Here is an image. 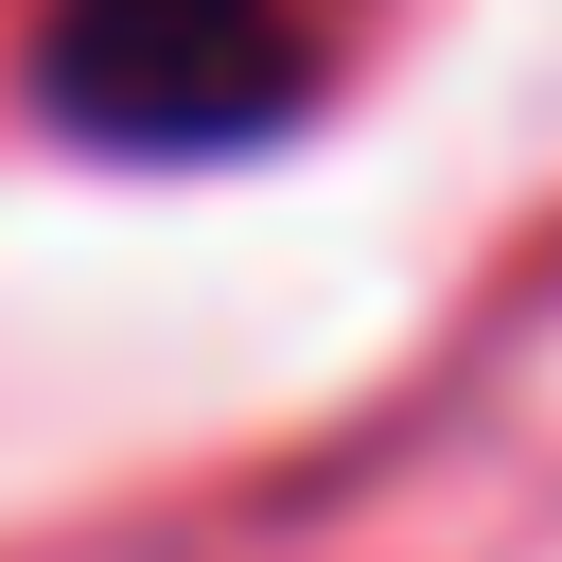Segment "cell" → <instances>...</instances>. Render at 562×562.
<instances>
[{"mask_svg":"<svg viewBox=\"0 0 562 562\" xmlns=\"http://www.w3.org/2000/svg\"><path fill=\"white\" fill-rule=\"evenodd\" d=\"M316 88H334L316 0H53L35 35V105L88 158H246L316 123Z\"/></svg>","mask_w":562,"mask_h":562,"instance_id":"cell-1","label":"cell"}]
</instances>
